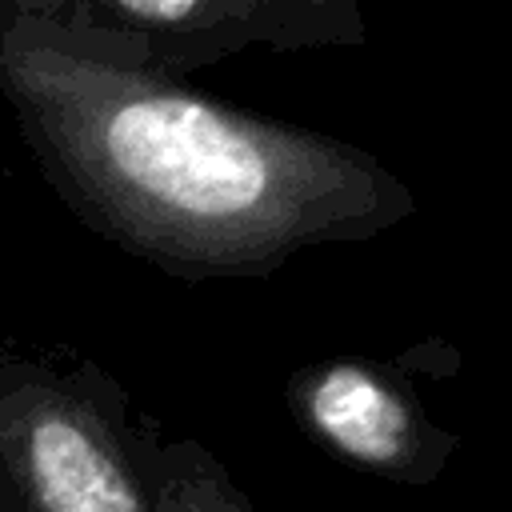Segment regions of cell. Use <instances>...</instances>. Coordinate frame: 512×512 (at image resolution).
Returning a JSON list of instances; mask_svg holds the SVG:
<instances>
[{"label":"cell","instance_id":"1","mask_svg":"<svg viewBox=\"0 0 512 512\" xmlns=\"http://www.w3.org/2000/svg\"><path fill=\"white\" fill-rule=\"evenodd\" d=\"M0 96L60 196L176 276H260L412 212L376 156L196 96L72 4H0Z\"/></svg>","mask_w":512,"mask_h":512},{"label":"cell","instance_id":"2","mask_svg":"<svg viewBox=\"0 0 512 512\" xmlns=\"http://www.w3.org/2000/svg\"><path fill=\"white\" fill-rule=\"evenodd\" d=\"M0 468L24 512H156L108 416L52 376L0 384Z\"/></svg>","mask_w":512,"mask_h":512},{"label":"cell","instance_id":"3","mask_svg":"<svg viewBox=\"0 0 512 512\" xmlns=\"http://www.w3.org/2000/svg\"><path fill=\"white\" fill-rule=\"evenodd\" d=\"M288 396L296 420L328 452L392 480H428L452 448V440L424 420L404 384L360 360L304 368L292 376Z\"/></svg>","mask_w":512,"mask_h":512},{"label":"cell","instance_id":"4","mask_svg":"<svg viewBox=\"0 0 512 512\" xmlns=\"http://www.w3.org/2000/svg\"><path fill=\"white\" fill-rule=\"evenodd\" d=\"M156 512H252L228 472L196 444H164L140 456Z\"/></svg>","mask_w":512,"mask_h":512}]
</instances>
